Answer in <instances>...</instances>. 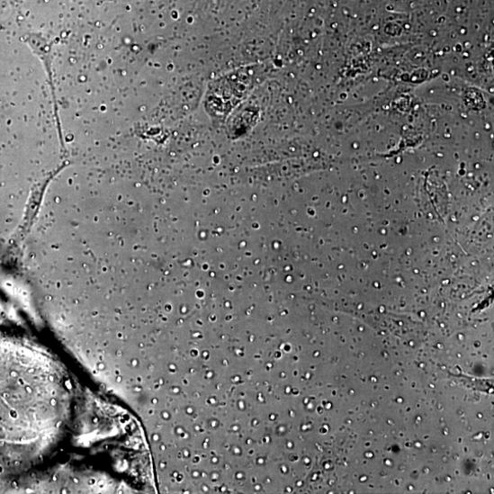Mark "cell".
I'll return each instance as SVG.
<instances>
[{"label":"cell","instance_id":"6da1fadb","mask_svg":"<svg viewBox=\"0 0 494 494\" xmlns=\"http://www.w3.org/2000/svg\"><path fill=\"white\" fill-rule=\"evenodd\" d=\"M247 82H242L238 76L226 78L217 83L208 97V107L217 115H224L230 112L248 90Z\"/></svg>","mask_w":494,"mask_h":494},{"label":"cell","instance_id":"7a4b0ae2","mask_svg":"<svg viewBox=\"0 0 494 494\" xmlns=\"http://www.w3.org/2000/svg\"><path fill=\"white\" fill-rule=\"evenodd\" d=\"M97 368H98L99 370H103V369L105 368V366H104L103 364H99L97 365Z\"/></svg>","mask_w":494,"mask_h":494}]
</instances>
